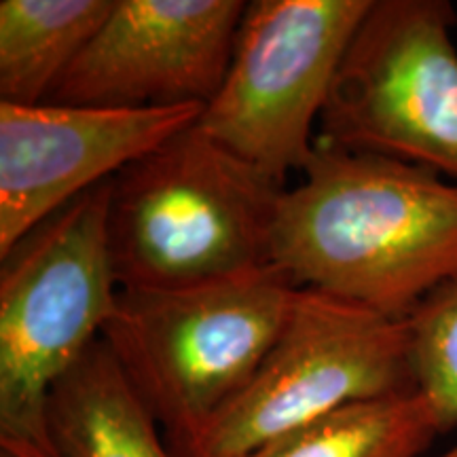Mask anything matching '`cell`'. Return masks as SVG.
<instances>
[{
	"label": "cell",
	"mask_w": 457,
	"mask_h": 457,
	"mask_svg": "<svg viewBox=\"0 0 457 457\" xmlns=\"http://www.w3.org/2000/svg\"><path fill=\"white\" fill-rule=\"evenodd\" d=\"M286 188L270 262L312 288L407 320L457 279V185L436 171L316 142Z\"/></svg>",
	"instance_id": "obj_1"
},
{
	"label": "cell",
	"mask_w": 457,
	"mask_h": 457,
	"mask_svg": "<svg viewBox=\"0 0 457 457\" xmlns=\"http://www.w3.org/2000/svg\"><path fill=\"white\" fill-rule=\"evenodd\" d=\"M284 191L197 125L179 131L112 179L106 239L119 288H187L270 265Z\"/></svg>",
	"instance_id": "obj_2"
},
{
	"label": "cell",
	"mask_w": 457,
	"mask_h": 457,
	"mask_svg": "<svg viewBox=\"0 0 457 457\" xmlns=\"http://www.w3.org/2000/svg\"><path fill=\"white\" fill-rule=\"evenodd\" d=\"M111 185L89 188L0 256V451L15 457H60L49 396L117 310Z\"/></svg>",
	"instance_id": "obj_3"
},
{
	"label": "cell",
	"mask_w": 457,
	"mask_h": 457,
	"mask_svg": "<svg viewBox=\"0 0 457 457\" xmlns=\"http://www.w3.org/2000/svg\"><path fill=\"white\" fill-rule=\"evenodd\" d=\"M301 288L276 265L174 290H119L102 330L170 453L231 403L282 335Z\"/></svg>",
	"instance_id": "obj_4"
},
{
	"label": "cell",
	"mask_w": 457,
	"mask_h": 457,
	"mask_svg": "<svg viewBox=\"0 0 457 457\" xmlns=\"http://www.w3.org/2000/svg\"><path fill=\"white\" fill-rule=\"evenodd\" d=\"M411 392L407 320L301 288L253 379L171 457H248L352 404Z\"/></svg>",
	"instance_id": "obj_5"
},
{
	"label": "cell",
	"mask_w": 457,
	"mask_h": 457,
	"mask_svg": "<svg viewBox=\"0 0 457 457\" xmlns=\"http://www.w3.org/2000/svg\"><path fill=\"white\" fill-rule=\"evenodd\" d=\"M373 0H253L239 21L231 62L197 128L286 187L316 153L343 57Z\"/></svg>",
	"instance_id": "obj_6"
},
{
	"label": "cell",
	"mask_w": 457,
	"mask_h": 457,
	"mask_svg": "<svg viewBox=\"0 0 457 457\" xmlns=\"http://www.w3.org/2000/svg\"><path fill=\"white\" fill-rule=\"evenodd\" d=\"M457 15L373 0L320 117V145L421 165L457 185Z\"/></svg>",
	"instance_id": "obj_7"
},
{
	"label": "cell",
	"mask_w": 457,
	"mask_h": 457,
	"mask_svg": "<svg viewBox=\"0 0 457 457\" xmlns=\"http://www.w3.org/2000/svg\"><path fill=\"white\" fill-rule=\"evenodd\" d=\"M244 0H117L49 104L205 106L231 62Z\"/></svg>",
	"instance_id": "obj_8"
},
{
	"label": "cell",
	"mask_w": 457,
	"mask_h": 457,
	"mask_svg": "<svg viewBox=\"0 0 457 457\" xmlns=\"http://www.w3.org/2000/svg\"><path fill=\"white\" fill-rule=\"evenodd\" d=\"M204 106L100 108L0 102V256L89 188L114 179Z\"/></svg>",
	"instance_id": "obj_9"
},
{
	"label": "cell",
	"mask_w": 457,
	"mask_h": 457,
	"mask_svg": "<svg viewBox=\"0 0 457 457\" xmlns=\"http://www.w3.org/2000/svg\"><path fill=\"white\" fill-rule=\"evenodd\" d=\"M159 428L102 337L49 396V432L60 457H171Z\"/></svg>",
	"instance_id": "obj_10"
},
{
	"label": "cell",
	"mask_w": 457,
	"mask_h": 457,
	"mask_svg": "<svg viewBox=\"0 0 457 457\" xmlns=\"http://www.w3.org/2000/svg\"><path fill=\"white\" fill-rule=\"evenodd\" d=\"M117 0H3L0 102L37 106L104 26Z\"/></svg>",
	"instance_id": "obj_11"
},
{
	"label": "cell",
	"mask_w": 457,
	"mask_h": 457,
	"mask_svg": "<svg viewBox=\"0 0 457 457\" xmlns=\"http://www.w3.org/2000/svg\"><path fill=\"white\" fill-rule=\"evenodd\" d=\"M455 421L424 392L369 400L286 434L248 457H430Z\"/></svg>",
	"instance_id": "obj_12"
},
{
	"label": "cell",
	"mask_w": 457,
	"mask_h": 457,
	"mask_svg": "<svg viewBox=\"0 0 457 457\" xmlns=\"http://www.w3.org/2000/svg\"><path fill=\"white\" fill-rule=\"evenodd\" d=\"M407 322L417 390L457 426V279L434 290ZM432 457H457V441Z\"/></svg>",
	"instance_id": "obj_13"
}]
</instances>
